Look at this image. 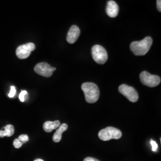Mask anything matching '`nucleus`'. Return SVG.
<instances>
[{"label":"nucleus","instance_id":"f257e3e1","mask_svg":"<svg viewBox=\"0 0 161 161\" xmlns=\"http://www.w3.org/2000/svg\"><path fill=\"white\" fill-rule=\"evenodd\" d=\"M152 42V38L150 36H147L143 40L131 42L130 49L136 56H144L149 51Z\"/></svg>","mask_w":161,"mask_h":161},{"label":"nucleus","instance_id":"f03ea898","mask_svg":"<svg viewBox=\"0 0 161 161\" xmlns=\"http://www.w3.org/2000/svg\"><path fill=\"white\" fill-rule=\"evenodd\" d=\"M81 89L85 95L86 100L89 103H96L100 96V90L97 86L92 82H85L82 84Z\"/></svg>","mask_w":161,"mask_h":161},{"label":"nucleus","instance_id":"7ed1b4c3","mask_svg":"<svg viewBox=\"0 0 161 161\" xmlns=\"http://www.w3.org/2000/svg\"><path fill=\"white\" fill-rule=\"evenodd\" d=\"M98 136L103 141H109L111 139H119L122 137V132L115 127H108L100 130Z\"/></svg>","mask_w":161,"mask_h":161},{"label":"nucleus","instance_id":"20e7f679","mask_svg":"<svg viewBox=\"0 0 161 161\" xmlns=\"http://www.w3.org/2000/svg\"><path fill=\"white\" fill-rule=\"evenodd\" d=\"M92 54L94 61L100 64H103L108 60V53L102 46L95 45L92 47Z\"/></svg>","mask_w":161,"mask_h":161},{"label":"nucleus","instance_id":"39448f33","mask_svg":"<svg viewBox=\"0 0 161 161\" xmlns=\"http://www.w3.org/2000/svg\"><path fill=\"white\" fill-rule=\"evenodd\" d=\"M142 84L149 87L158 86L161 82V78L158 75H152L147 71H143L140 75Z\"/></svg>","mask_w":161,"mask_h":161},{"label":"nucleus","instance_id":"423d86ee","mask_svg":"<svg viewBox=\"0 0 161 161\" xmlns=\"http://www.w3.org/2000/svg\"><path fill=\"white\" fill-rule=\"evenodd\" d=\"M119 92L131 102L135 103L138 100V93L132 86L122 84L119 86Z\"/></svg>","mask_w":161,"mask_h":161},{"label":"nucleus","instance_id":"0eeeda50","mask_svg":"<svg viewBox=\"0 0 161 161\" xmlns=\"http://www.w3.org/2000/svg\"><path fill=\"white\" fill-rule=\"evenodd\" d=\"M35 49V45L32 42H29L17 47L16 49V56L20 59H25L28 58L31 53Z\"/></svg>","mask_w":161,"mask_h":161},{"label":"nucleus","instance_id":"6e6552de","mask_svg":"<svg viewBox=\"0 0 161 161\" xmlns=\"http://www.w3.org/2000/svg\"><path fill=\"white\" fill-rule=\"evenodd\" d=\"M56 70V68H53L49 64H47L46 62L38 64L34 68L35 72L36 73L45 77L51 76L54 71Z\"/></svg>","mask_w":161,"mask_h":161},{"label":"nucleus","instance_id":"1a4fd4ad","mask_svg":"<svg viewBox=\"0 0 161 161\" xmlns=\"http://www.w3.org/2000/svg\"><path fill=\"white\" fill-rule=\"evenodd\" d=\"M80 35V29L76 26L72 25L69 29L68 35H67V41L69 44H74L78 39Z\"/></svg>","mask_w":161,"mask_h":161},{"label":"nucleus","instance_id":"9d476101","mask_svg":"<svg viewBox=\"0 0 161 161\" xmlns=\"http://www.w3.org/2000/svg\"><path fill=\"white\" fill-rule=\"evenodd\" d=\"M106 12L110 17H116L119 13V6L114 1H109L106 8Z\"/></svg>","mask_w":161,"mask_h":161},{"label":"nucleus","instance_id":"9b49d317","mask_svg":"<svg viewBox=\"0 0 161 161\" xmlns=\"http://www.w3.org/2000/svg\"><path fill=\"white\" fill-rule=\"evenodd\" d=\"M68 128V125L66 124H62L58 128L57 131L54 133L53 137V140L54 142L58 143L62 139V135Z\"/></svg>","mask_w":161,"mask_h":161},{"label":"nucleus","instance_id":"f8f14e48","mask_svg":"<svg viewBox=\"0 0 161 161\" xmlns=\"http://www.w3.org/2000/svg\"><path fill=\"white\" fill-rule=\"evenodd\" d=\"M60 125L59 121H47L43 125V129L47 132H52L53 130L57 129Z\"/></svg>","mask_w":161,"mask_h":161},{"label":"nucleus","instance_id":"ddd939ff","mask_svg":"<svg viewBox=\"0 0 161 161\" xmlns=\"http://www.w3.org/2000/svg\"><path fill=\"white\" fill-rule=\"evenodd\" d=\"M14 132V128L12 125H7L3 130L0 131V137H11Z\"/></svg>","mask_w":161,"mask_h":161},{"label":"nucleus","instance_id":"4468645a","mask_svg":"<svg viewBox=\"0 0 161 161\" xmlns=\"http://www.w3.org/2000/svg\"><path fill=\"white\" fill-rule=\"evenodd\" d=\"M17 139L23 144V143H25L29 141V137L26 134H22L19 136Z\"/></svg>","mask_w":161,"mask_h":161},{"label":"nucleus","instance_id":"2eb2a0df","mask_svg":"<svg viewBox=\"0 0 161 161\" xmlns=\"http://www.w3.org/2000/svg\"><path fill=\"white\" fill-rule=\"evenodd\" d=\"M27 94H28V92L25 90H23L21 92L19 96V100H20V102H24L25 101Z\"/></svg>","mask_w":161,"mask_h":161},{"label":"nucleus","instance_id":"dca6fc26","mask_svg":"<svg viewBox=\"0 0 161 161\" xmlns=\"http://www.w3.org/2000/svg\"><path fill=\"white\" fill-rule=\"evenodd\" d=\"M150 144L152 146V150L153 152H156L158 148V145L156 143L155 141L153 140H150Z\"/></svg>","mask_w":161,"mask_h":161},{"label":"nucleus","instance_id":"f3484780","mask_svg":"<svg viewBox=\"0 0 161 161\" xmlns=\"http://www.w3.org/2000/svg\"><path fill=\"white\" fill-rule=\"evenodd\" d=\"M16 88L14 86H11L10 91L8 94V97L10 98H13V97H14V96L16 95Z\"/></svg>","mask_w":161,"mask_h":161},{"label":"nucleus","instance_id":"a211bd4d","mask_svg":"<svg viewBox=\"0 0 161 161\" xmlns=\"http://www.w3.org/2000/svg\"><path fill=\"white\" fill-rule=\"evenodd\" d=\"M22 143L17 139H15L14 140V142H13V146H14V147L15 148H16V149H19V148H20V147H21V146H22Z\"/></svg>","mask_w":161,"mask_h":161},{"label":"nucleus","instance_id":"6ab92c4d","mask_svg":"<svg viewBox=\"0 0 161 161\" xmlns=\"http://www.w3.org/2000/svg\"><path fill=\"white\" fill-rule=\"evenodd\" d=\"M84 161H98L97 159H95L94 158H92V157H88L86 158Z\"/></svg>","mask_w":161,"mask_h":161},{"label":"nucleus","instance_id":"aec40b11","mask_svg":"<svg viewBox=\"0 0 161 161\" xmlns=\"http://www.w3.org/2000/svg\"><path fill=\"white\" fill-rule=\"evenodd\" d=\"M156 4H157V8H158V10L161 12V1L160 0H158L156 1Z\"/></svg>","mask_w":161,"mask_h":161},{"label":"nucleus","instance_id":"412c9836","mask_svg":"<svg viewBox=\"0 0 161 161\" xmlns=\"http://www.w3.org/2000/svg\"><path fill=\"white\" fill-rule=\"evenodd\" d=\"M34 161H44L42 159H36V160H35Z\"/></svg>","mask_w":161,"mask_h":161}]
</instances>
